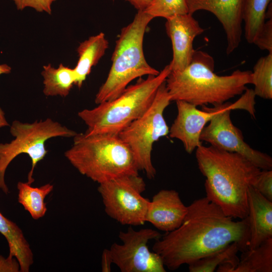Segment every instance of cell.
<instances>
[{
    "label": "cell",
    "mask_w": 272,
    "mask_h": 272,
    "mask_svg": "<svg viewBox=\"0 0 272 272\" xmlns=\"http://www.w3.org/2000/svg\"><path fill=\"white\" fill-rule=\"evenodd\" d=\"M146 184L138 175H124L99 184L106 214L122 225H143L150 200L142 195Z\"/></svg>",
    "instance_id": "30bf717a"
},
{
    "label": "cell",
    "mask_w": 272,
    "mask_h": 272,
    "mask_svg": "<svg viewBox=\"0 0 272 272\" xmlns=\"http://www.w3.org/2000/svg\"><path fill=\"white\" fill-rule=\"evenodd\" d=\"M170 101L165 81L148 109L118 134L132 151L139 170L151 179L156 174L151 159L153 145L169 134V128L163 113Z\"/></svg>",
    "instance_id": "9c48e42d"
},
{
    "label": "cell",
    "mask_w": 272,
    "mask_h": 272,
    "mask_svg": "<svg viewBox=\"0 0 272 272\" xmlns=\"http://www.w3.org/2000/svg\"><path fill=\"white\" fill-rule=\"evenodd\" d=\"M271 1L242 0V19L244 24V36L248 43L253 44L260 32Z\"/></svg>",
    "instance_id": "44dd1931"
},
{
    "label": "cell",
    "mask_w": 272,
    "mask_h": 272,
    "mask_svg": "<svg viewBox=\"0 0 272 272\" xmlns=\"http://www.w3.org/2000/svg\"><path fill=\"white\" fill-rule=\"evenodd\" d=\"M207 196L187 206L181 225L155 240L152 249L165 267L174 270L189 264L227 245L237 243L243 252L248 249L247 218L235 221Z\"/></svg>",
    "instance_id": "6da1fadb"
},
{
    "label": "cell",
    "mask_w": 272,
    "mask_h": 272,
    "mask_svg": "<svg viewBox=\"0 0 272 272\" xmlns=\"http://www.w3.org/2000/svg\"><path fill=\"white\" fill-rule=\"evenodd\" d=\"M199 170L206 177V196L228 216L248 215V189L261 169L243 156L202 145L196 149Z\"/></svg>",
    "instance_id": "7a4b0ae2"
},
{
    "label": "cell",
    "mask_w": 272,
    "mask_h": 272,
    "mask_svg": "<svg viewBox=\"0 0 272 272\" xmlns=\"http://www.w3.org/2000/svg\"><path fill=\"white\" fill-rule=\"evenodd\" d=\"M177 115L169 128L170 138L180 141L187 153L192 152L201 145V132L218 110L217 105L209 108L196 106L184 101H176Z\"/></svg>",
    "instance_id": "7c38bea8"
},
{
    "label": "cell",
    "mask_w": 272,
    "mask_h": 272,
    "mask_svg": "<svg viewBox=\"0 0 272 272\" xmlns=\"http://www.w3.org/2000/svg\"><path fill=\"white\" fill-rule=\"evenodd\" d=\"M213 57L195 50L189 64L181 71L172 72L165 83L171 101L182 100L197 106L224 103L242 94L252 84V72L237 70L227 76L214 73Z\"/></svg>",
    "instance_id": "3957f363"
},
{
    "label": "cell",
    "mask_w": 272,
    "mask_h": 272,
    "mask_svg": "<svg viewBox=\"0 0 272 272\" xmlns=\"http://www.w3.org/2000/svg\"><path fill=\"white\" fill-rule=\"evenodd\" d=\"M144 11L153 18L162 17L166 19L188 13L186 0H154Z\"/></svg>",
    "instance_id": "d4e9b609"
},
{
    "label": "cell",
    "mask_w": 272,
    "mask_h": 272,
    "mask_svg": "<svg viewBox=\"0 0 272 272\" xmlns=\"http://www.w3.org/2000/svg\"><path fill=\"white\" fill-rule=\"evenodd\" d=\"M41 75L43 78V92L46 96L66 97L74 84L76 77L74 69L60 63L55 68L50 63L44 65Z\"/></svg>",
    "instance_id": "d6986e66"
},
{
    "label": "cell",
    "mask_w": 272,
    "mask_h": 272,
    "mask_svg": "<svg viewBox=\"0 0 272 272\" xmlns=\"http://www.w3.org/2000/svg\"><path fill=\"white\" fill-rule=\"evenodd\" d=\"M253 44L263 50L272 53V18L265 22Z\"/></svg>",
    "instance_id": "4316f807"
},
{
    "label": "cell",
    "mask_w": 272,
    "mask_h": 272,
    "mask_svg": "<svg viewBox=\"0 0 272 272\" xmlns=\"http://www.w3.org/2000/svg\"><path fill=\"white\" fill-rule=\"evenodd\" d=\"M171 71L169 64L158 75H149L145 79L139 78L115 99L79 112L78 116L88 127L85 134H118L148 109L158 89Z\"/></svg>",
    "instance_id": "5b68a950"
},
{
    "label": "cell",
    "mask_w": 272,
    "mask_h": 272,
    "mask_svg": "<svg viewBox=\"0 0 272 272\" xmlns=\"http://www.w3.org/2000/svg\"><path fill=\"white\" fill-rule=\"evenodd\" d=\"M11 67L7 64H0V75L8 74L11 73ZM9 124L7 121L5 113L0 108V128L9 126Z\"/></svg>",
    "instance_id": "4dcf8cb0"
},
{
    "label": "cell",
    "mask_w": 272,
    "mask_h": 272,
    "mask_svg": "<svg viewBox=\"0 0 272 272\" xmlns=\"http://www.w3.org/2000/svg\"><path fill=\"white\" fill-rule=\"evenodd\" d=\"M187 206L182 201L179 193L173 189H162L150 200L146 222L166 233L172 231L182 224Z\"/></svg>",
    "instance_id": "9a60e30c"
},
{
    "label": "cell",
    "mask_w": 272,
    "mask_h": 272,
    "mask_svg": "<svg viewBox=\"0 0 272 272\" xmlns=\"http://www.w3.org/2000/svg\"><path fill=\"white\" fill-rule=\"evenodd\" d=\"M17 189L18 202L31 217L34 220L43 217L47 210L44 199L53 190V185L47 183L39 187H34L28 182L19 181Z\"/></svg>",
    "instance_id": "ffe728a7"
},
{
    "label": "cell",
    "mask_w": 272,
    "mask_h": 272,
    "mask_svg": "<svg viewBox=\"0 0 272 272\" xmlns=\"http://www.w3.org/2000/svg\"><path fill=\"white\" fill-rule=\"evenodd\" d=\"M161 236L150 228L137 231L129 226L126 231H120L118 237L122 243H114L109 248L113 263L121 272H165L161 257L151 251L148 245Z\"/></svg>",
    "instance_id": "8fae6325"
},
{
    "label": "cell",
    "mask_w": 272,
    "mask_h": 272,
    "mask_svg": "<svg viewBox=\"0 0 272 272\" xmlns=\"http://www.w3.org/2000/svg\"><path fill=\"white\" fill-rule=\"evenodd\" d=\"M64 156L81 174L99 184L138 175L140 170L132 151L118 134L78 133Z\"/></svg>",
    "instance_id": "277c9868"
},
{
    "label": "cell",
    "mask_w": 272,
    "mask_h": 272,
    "mask_svg": "<svg viewBox=\"0 0 272 272\" xmlns=\"http://www.w3.org/2000/svg\"><path fill=\"white\" fill-rule=\"evenodd\" d=\"M255 97L253 90L247 88L234 103L217 105L218 110L202 129L200 140L218 149L240 154L261 170H271V157L245 142L241 131L231 119V110L237 109L246 110L254 116Z\"/></svg>",
    "instance_id": "ba28073f"
},
{
    "label": "cell",
    "mask_w": 272,
    "mask_h": 272,
    "mask_svg": "<svg viewBox=\"0 0 272 272\" xmlns=\"http://www.w3.org/2000/svg\"><path fill=\"white\" fill-rule=\"evenodd\" d=\"M20 271V264L15 257L10 255L6 257L0 254V272Z\"/></svg>",
    "instance_id": "f1b7e54d"
},
{
    "label": "cell",
    "mask_w": 272,
    "mask_h": 272,
    "mask_svg": "<svg viewBox=\"0 0 272 272\" xmlns=\"http://www.w3.org/2000/svg\"><path fill=\"white\" fill-rule=\"evenodd\" d=\"M252 186L272 201V170H261L252 183Z\"/></svg>",
    "instance_id": "484cf974"
},
{
    "label": "cell",
    "mask_w": 272,
    "mask_h": 272,
    "mask_svg": "<svg viewBox=\"0 0 272 272\" xmlns=\"http://www.w3.org/2000/svg\"><path fill=\"white\" fill-rule=\"evenodd\" d=\"M234 272H271L272 238L255 248L242 252Z\"/></svg>",
    "instance_id": "7402d4cb"
},
{
    "label": "cell",
    "mask_w": 272,
    "mask_h": 272,
    "mask_svg": "<svg viewBox=\"0 0 272 272\" xmlns=\"http://www.w3.org/2000/svg\"><path fill=\"white\" fill-rule=\"evenodd\" d=\"M186 2L189 14L205 10L216 17L226 34L227 54L238 47L242 33V0H186Z\"/></svg>",
    "instance_id": "5bb4252c"
},
{
    "label": "cell",
    "mask_w": 272,
    "mask_h": 272,
    "mask_svg": "<svg viewBox=\"0 0 272 272\" xmlns=\"http://www.w3.org/2000/svg\"><path fill=\"white\" fill-rule=\"evenodd\" d=\"M0 233L7 241L9 255L15 257L19 262L20 271L28 272L34 262L30 246L20 228L1 212Z\"/></svg>",
    "instance_id": "ac0fdd59"
},
{
    "label": "cell",
    "mask_w": 272,
    "mask_h": 272,
    "mask_svg": "<svg viewBox=\"0 0 272 272\" xmlns=\"http://www.w3.org/2000/svg\"><path fill=\"white\" fill-rule=\"evenodd\" d=\"M114 1V0H113ZM132 5L138 11H145L154 0H125Z\"/></svg>",
    "instance_id": "1f68e13d"
},
{
    "label": "cell",
    "mask_w": 272,
    "mask_h": 272,
    "mask_svg": "<svg viewBox=\"0 0 272 272\" xmlns=\"http://www.w3.org/2000/svg\"><path fill=\"white\" fill-rule=\"evenodd\" d=\"M108 47V41L102 32L91 36L80 44L77 49L79 59L74 69L76 77L75 85L79 88L90 74L92 67L98 63Z\"/></svg>",
    "instance_id": "e0dca14e"
},
{
    "label": "cell",
    "mask_w": 272,
    "mask_h": 272,
    "mask_svg": "<svg viewBox=\"0 0 272 272\" xmlns=\"http://www.w3.org/2000/svg\"><path fill=\"white\" fill-rule=\"evenodd\" d=\"M153 19L144 11H138L133 21L121 29L108 76L96 95V104L115 99L135 79L159 74L147 62L143 51L145 33Z\"/></svg>",
    "instance_id": "8992f818"
},
{
    "label": "cell",
    "mask_w": 272,
    "mask_h": 272,
    "mask_svg": "<svg viewBox=\"0 0 272 272\" xmlns=\"http://www.w3.org/2000/svg\"><path fill=\"white\" fill-rule=\"evenodd\" d=\"M10 132L15 139L9 143H0V189L6 194L9 192L5 180L6 171L17 156L25 154L31 159L27 182L31 184L34 181L33 174L37 164L48 153L45 142L53 138H74L78 134L50 118L32 123L14 120L10 126Z\"/></svg>",
    "instance_id": "52a82bcc"
},
{
    "label": "cell",
    "mask_w": 272,
    "mask_h": 272,
    "mask_svg": "<svg viewBox=\"0 0 272 272\" xmlns=\"http://www.w3.org/2000/svg\"><path fill=\"white\" fill-rule=\"evenodd\" d=\"M248 215L249 228L248 249H254L272 238V201L252 186L248 189Z\"/></svg>",
    "instance_id": "2e32d148"
},
{
    "label": "cell",
    "mask_w": 272,
    "mask_h": 272,
    "mask_svg": "<svg viewBox=\"0 0 272 272\" xmlns=\"http://www.w3.org/2000/svg\"><path fill=\"white\" fill-rule=\"evenodd\" d=\"M113 263L109 249H105L102 254L101 267L103 272H110Z\"/></svg>",
    "instance_id": "f546056e"
},
{
    "label": "cell",
    "mask_w": 272,
    "mask_h": 272,
    "mask_svg": "<svg viewBox=\"0 0 272 272\" xmlns=\"http://www.w3.org/2000/svg\"><path fill=\"white\" fill-rule=\"evenodd\" d=\"M255 96L264 99H272V53L260 57L252 72Z\"/></svg>",
    "instance_id": "603a6c76"
},
{
    "label": "cell",
    "mask_w": 272,
    "mask_h": 272,
    "mask_svg": "<svg viewBox=\"0 0 272 272\" xmlns=\"http://www.w3.org/2000/svg\"><path fill=\"white\" fill-rule=\"evenodd\" d=\"M241 251L239 244L233 242L224 248L188 264L190 272H213L221 264L234 259Z\"/></svg>",
    "instance_id": "cb8c5ba5"
},
{
    "label": "cell",
    "mask_w": 272,
    "mask_h": 272,
    "mask_svg": "<svg viewBox=\"0 0 272 272\" xmlns=\"http://www.w3.org/2000/svg\"><path fill=\"white\" fill-rule=\"evenodd\" d=\"M18 10L27 7L32 8L38 12H45L51 14V5L56 0H13Z\"/></svg>",
    "instance_id": "83f0119b"
},
{
    "label": "cell",
    "mask_w": 272,
    "mask_h": 272,
    "mask_svg": "<svg viewBox=\"0 0 272 272\" xmlns=\"http://www.w3.org/2000/svg\"><path fill=\"white\" fill-rule=\"evenodd\" d=\"M165 27L172 46L173 57L169 63L171 71H181L192 59L195 51L193 46L194 39L205 30L189 13L167 19Z\"/></svg>",
    "instance_id": "4fadbf2b"
}]
</instances>
